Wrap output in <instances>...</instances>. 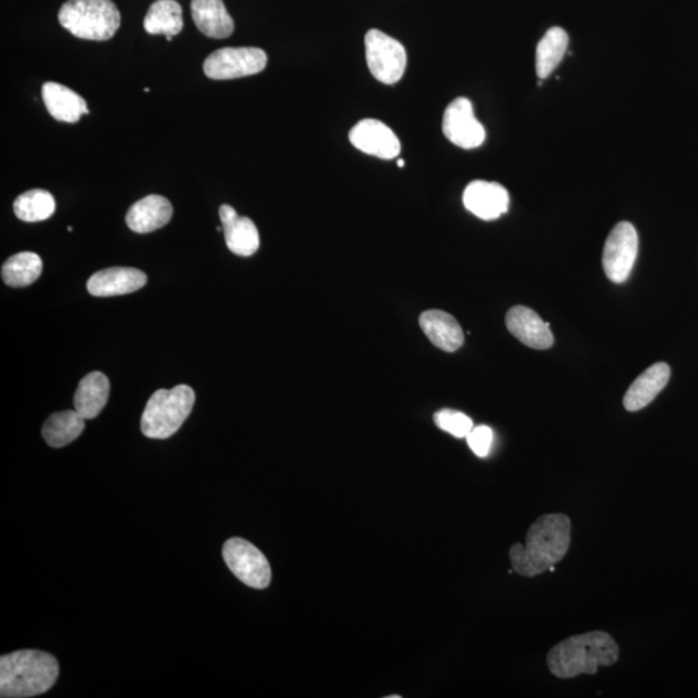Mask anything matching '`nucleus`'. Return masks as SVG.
<instances>
[{"instance_id":"nucleus-17","label":"nucleus","mask_w":698,"mask_h":698,"mask_svg":"<svg viewBox=\"0 0 698 698\" xmlns=\"http://www.w3.org/2000/svg\"><path fill=\"white\" fill-rule=\"evenodd\" d=\"M419 325L431 344L445 352H455L465 344V334L452 314L431 310L421 314Z\"/></svg>"},{"instance_id":"nucleus-8","label":"nucleus","mask_w":698,"mask_h":698,"mask_svg":"<svg viewBox=\"0 0 698 698\" xmlns=\"http://www.w3.org/2000/svg\"><path fill=\"white\" fill-rule=\"evenodd\" d=\"M223 558L231 572L248 587L260 590L270 586V563L253 543L237 537L228 540L223 547Z\"/></svg>"},{"instance_id":"nucleus-13","label":"nucleus","mask_w":698,"mask_h":698,"mask_svg":"<svg viewBox=\"0 0 698 698\" xmlns=\"http://www.w3.org/2000/svg\"><path fill=\"white\" fill-rule=\"evenodd\" d=\"M508 332L522 345L533 349H548L554 345V335L550 324L528 307H513L506 314Z\"/></svg>"},{"instance_id":"nucleus-16","label":"nucleus","mask_w":698,"mask_h":698,"mask_svg":"<svg viewBox=\"0 0 698 698\" xmlns=\"http://www.w3.org/2000/svg\"><path fill=\"white\" fill-rule=\"evenodd\" d=\"M172 214L173 209L169 199L158 196V194H151L131 206L126 215V223L132 232L151 233L169 224Z\"/></svg>"},{"instance_id":"nucleus-28","label":"nucleus","mask_w":698,"mask_h":698,"mask_svg":"<svg viewBox=\"0 0 698 698\" xmlns=\"http://www.w3.org/2000/svg\"><path fill=\"white\" fill-rule=\"evenodd\" d=\"M466 439L471 451L480 458H486L492 449L494 434L488 426H478L473 428Z\"/></svg>"},{"instance_id":"nucleus-18","label":"nucleus","mask_w":698,"mask_h":698,"mask_svg":"<svg viewBox=\"0 0 698 698\" xmlns=\"http://www.w3.org/2000/svg\"><path fill=\"white\" fill-rule=\"evenodd\" d=\"M670 374V366L664 362L648 367L628 389L623 398L626 411L637 412L649 405L669 384Z\"/></svg>"},{"instance_id":"nucleus-25","label":"nucleus","mask_w":698,"mask_h":698,"mask_svg":"<svg viewBox=\"0 0 698 698\" xmlns=\"http://www.w3.org/2000/svg\"><path fill=\"white\" fill-rule=\"evenodd\" d=\"M43 263L35 253L13 255L2 267V279L11 287H26L39 279Z\"/></svg>"},{"instance_id":"nucleus-1","label":"nucleus","mask_w":698,"mask_h":698,"mask_svg":"<svg viewBox=\"0 0 698 698\" xmlns=\"http://www.w3.org/2000/svg\"><path fill=\"white\" fill-rule=\"evenodd\" d=\"M572 522L567 515H542L530 526L526 545L515 543L509 548L514 572L535 577L564 559L570 546Z\"/></svg>"},{"instance_id":"nucleus-19","label":"nucleus","mask_w":698,"mask_h":698,"mask_svg":"<svg viewBox=\"0 0 698 698\" xmlns=\"http://www.w3.org/2000/svg\"><path fill=\"white\" fill-rule=\"evenodd\" d=\"M192 16L203 35L214 39L231 37L234 22L223 0H192Z\"/></svg>"},{"instance_id":"nucleus-5","label":"nucleus","mask_w":698,"mask_h":698,"mask_svg":"<svg viewBox=\"0 0 698 698\" xmlns=\"http://www.w3.org/2000/svg\"><path fill=\"white\" fill-rule=\"evenodd\" d=\"M59 22L74 37L107 40L120 26V13L112 0H68L59 12Z\"/></svg>"},{"instance_id":"nucleus-22","label":"nucleus","mask_w":698,"mask_h":698,"mask_svg":"<svg viewBox=\"0 0 698 698\" xmlns=\"http://www.w3.org/2000/svg\"><path fill=\"white\" fill-rule=\"evenodd\" d=\"M183 28V9L177 0H157L144 18V29L152 36L174 37Z\"/></svg>"},{"instance_id":"nucleus-2","label":"nucleus","mask_w":698,"mask_h":698,"mask_svg":"<svg viewBox=\"0 0 698 698\" xmlns=\"http://www.w3.org/2000/svg\"><path fill=\"white\" fill-rule=\"evenodd\" d=\"M620 648L606 631L574 635L556 644L547 655V667L559 680L595 675L602 667L619 661Z\"/></svg>"},{"instance_id":"nucleus-10","label":"nucleus","mask_w":698,"mask_h":698,"mask_svg":"<svg viewBox=\"0 0 698 698\" xmlns=\"http://www.w3.org/2000/svg\"><path fill=\"white\" fill-rule=\"evenodd\" d=\"M442 132L452 144L462 150H475L484 144L486 129L474 114L467 98L455 99L449 104L442 119Z\"/></svg>"},{"instance_id":"nucleus-26","label":"nucleus","mask_w":698,"mask_h":698,"mask_svg":"<svg viewBox=\"0 0 698 698\" xmlns=\"http://www.w3.org/2000/svg\"><path fill=\"white\" fill-rule=\"evenodd\" d=\"M13 210L20 220L37 223L50 219L55 214L56 203L50 192L33 190L16 198Z\"/></svg>"},{"instance_id":"nucleus-15","label":"nucleus","mask_w":698,"mask_h":698,"mask_svg":"<svg viewBox=\"0 0 698 698\" xmlns=\"http://www.w3.org/2000/svg\"><path fill=\"white\" fill-rule=\"evenodd\" d=\"M219 217L223 224L225 244L238 257H251L260 245L257 225L250 218L238 217L230 205L220 206Z\"/></svg>"},{"instance_id":"nucleus-4","label":"nucleus","mask_w":698,"mask_h":698,"mask_svg":"<svg viewBox=\"0 0 698 698\" xmlns=\"http://www.w3.org/2000/svg\"><path fill=\"white\" fill-rule=\"evenodd\" d=\"M196 395L190 386L158 389L145 406L141 431L150 439H169L177 434L194 406Z\"/></svg>"},{"instance_id":"nucleus-27","label":"nucleus","mask_w":698,"mask_h":698,"mask_svg":"<svg viewBox=\"0 0 698 698\" xmlns=\"http://www.w3.org/2000/svg\"><path fill=\"white\" fill-rule=\"evenodd\" d=\"M434 421L442 431L451 434L456 439L467 438L474 428L471 418L458 411H452V409H442L435 414Z\"/></svg>"},{"instance_id":"nucleus-12","label":"nucleus","mask_w":698,"mask_h":698,"mask_svg":"<svg viewBox=\"0 0 698 698\" xmlns=\"http://www.w3.org/2000/svg\"><path fill=\"white\" fill-rule=\"evenodd\" d=\"M463 205L475 217L490 221L507 212L509 196L506 188L499 183L475 180L463 193Z\"/></svg>"},{"instance_id":"nucleus-29","label":"nucleus","mask_w":698,"mask_h":698,"mask_svg":"<svg viewBox=\"0 0 698 698\" xmlns=\"http://www.w3.org/2000/svg\"><path fill=\"white\" fill-rule=\"evenodd\" d=\"M398 166L399 167H404L405 166V160L404 159H399L398 160Z\"/></svg>"},{"instance_id":"nucleus-20","label":"nucleus","mask_w":698,"mask_h":698,"mask_svg":"<svg viewBox=\"0 0 698 698\" xmlns=\"http://www.w3.org/2000/svg\"><path fill=\"white\" fill-rule=\"evenodd\" d=\"M42 98L47 111L53 118L62 120V122L76 124L83 114L90 113L82 96H79L69 87L60 83H44Z\"/></svg>"},{"instance_id":"nucleus-23","label":"nucleus","mask_w":698,"mask_h":698,"mask_svg":"<svg viewBox=\"0 0 698 698\" xmlns=\"http://www.w3.org/2000/svg\"><path fill=\"white\" fill-rule=\"evenodd\" d=\"M568 44V33L559 26L547 30L543 36L535 51V72L540 80L548 78L558 68L566 56Z\"/></svg>"},{"instance_id":"nucleus-14","label":"nucleus","mask_w":698,"mask_h":698,"mask_svg":"<svg viewBox=\"0 0 698 698\" xmlns=\"http://www.w3.org/2000/svg\"><path fill=\"white\" fill-rule=\"evenodd\" d=\"M146 281V274L137 268L113 267L92 274L87 282V290L93 297H117V295L140 290L145 286Z\"/></svg>"},{"instance_id":"nucleus-21","label":"nucleus","mask_w":698,"mask_h":698,"mask_svg":"<svg viewBox=\"0 0 698 698\" xmlns=\"http://www.w3.org/2000/svg\"><path fill=\"white\" fill-rule=\"evenodd\" d=\"M111 384L106 375L100 372H92L80 380L76 396H74V408L86 421L96 418L109 399Z\"/></svg>"},{"instance_id":"nucleus-7","label":"nucleus","mask_w":698,"mask_h":698,"mask_svg":"<svg viewBox=\"0 0 698 698\" xmlns=\"http://www.w3.org/2000/svg\"><path fill=\"white\" fill-rule=\"evenodd\" d=\"M267 63V53L257 47H227L205 60L204 70L210 79H237L263 72Z\"/></svg>"},{"instance_id":"nucleus-24","label":"nucleus","mask_w":698,"mask_h":698,"mask_svg":"<svg viewBox=\"0 0 698 698\" xmlns=\"http://www.w3.org/2000/svg\"><path fill=\"white\" fill-rule=\"evenodd\" d=\"M86 427V419L77 411H65L52 414L46 421L42 435L52 448H63L78 439Z\"/></svg>"},{"instance_id":"nucleus-11","label":"nucleus","mask_w":698,"mask_h":698,"mask_svg":"<svg viewBox=\"0 0 698 698\" xmlns=\"http://www.w3.org/2000/svg\"><path fill=\"white\" fill-rule=\"evenodd\" d=\"M349 141L362 153L380 159H393L401 152L399 138L388 126L377 119L360 120L349 131Z\"/></svg>"},{"instance_id":"nucleus-3","label":"nucleus","mask_w":698,"mask_h":698,"mask_svg":"<svg viewBox=\"0 0 698 698\" xmlns=\"http://www.w3.org/2000/svg\"><path fill=\"white\" fill-rule=\"evenodd\" d=\"M59 662L42 650H17L0 659V696L26 698L46 694L56 683Z\"/></svg>"},{"instance_id":"nucleus-6","label":"nucleus","mask_w":698,"mask_h":698,"mask_svg":"<svg viewBox=\"0 0 698 698\" xmlns=\"http://www.w3.org/2000/svg\"><path fill=\"white\" fill-rule=\"evenodd\" d=\"M365 51L369 70L380 83L395 85L404 76L408 56L399 40L372 29L366 33Z\"/></svg>"},{"instance_id":"nucleus-9","label":"nucleus","mask_w":698,"mask_h":698,"mask_svg":"<svg viewBox=\"0 0 698 698\" xmlns=\"http://www.w3.org/2000/svg\"><path fill=\"white\" fill-rule=\"evenodd\" d=\"M639 250V237L629 221L617 224L604 245L603 268L615 284L625 282L633 271Z\"/></svg>"}]
</instances>
